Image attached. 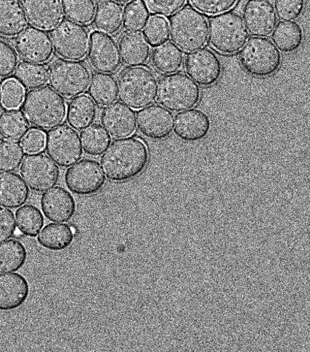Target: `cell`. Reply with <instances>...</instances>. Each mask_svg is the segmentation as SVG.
<instances>
[{
  "instance_id": "obj_50",
  "label": "cell",
  "mask_w": 310,
  "mask_h": 352,
  "mask_svg": "<svg viewBox=\"0 0 310 352\" xmlns=\"http://www.w3.org/2000/svg\"><path fill=\"white\" fill-rule=\"evenodd\" d=\"M71 231L74 233V234L76 235L77 233V229L74 226H71Z\"/></svg>"
},
{
  "instance_id": "obj_22",
  "label": "cell",
  "mask_w": 310,
  "mask_h": 352,
  "mask_svg": "<svg viewBox=\"0 0 310 352\" xmlns=\"http://www.w3.org/2000/svg\"><path fill=\"white\" fill-rule=\"evenodd\" d=\"M29 295L30 285L24 276L18 273L0 274V310L19 308Z\"/></svg>"
},
{
  "instance_id": "obj_2",
  "label": "cell",
  "mask_w": 310,
  "mask_h": 352,
  "mask_svg": "<svg viewBox=\"0 0 310 352\" xmlns=\"http://www.w3.org/2000/svg\"><path fill=\"white\" fill-rule=\"evenodd\" d=\"M22 111L30 124L38 129L49 131L65 121L67 107L58 92L51 87H43L26 94Z\"/></svg>"
},
{
  "instance_id": "obj_44",
  "label": "cell",
  "mask_w": 310,
  "mask_h": 352,
  "mask_svg": "<svg viewBox=\"0 0 310 352\" xmlns=\"http://www.w3.org/2000/svg\"><path fill=\"white\" fill-rule=\"evenodd\" d=\"M275 12L284 21H294L303 12L305 0H276Z\"/></svg>"
},
{
  "instance_id": "obj_35",
  "label": "cell",
  "mask_w": 310,
  "mask_h": 352,
  "mask_svg": "<svg viewBox=\"0 0 310 352\" xmlns=\"http://www.w3.org/2000/svg\"><path fill=\"white\" fill-rule=\"evenodd\" d=\"M80 142L85 153L98 157L107 150L111 139L102 126L92 124L81 132Z\"/></svg>"
},
{
  "instance_id": "obj_46",
  "label": "cell",
  "mask_w": 310,
  "mask_h": 352,
  "mask_svg": "<svg viewBox=\"0 0 310 352\" xmlns=\"http://www.w3.org/2000/svg\"><path fill=\"white\" fill-rule=\"evenodd\" d=\"M46 135L39 130L32 129L27 132L21 142L22 147L26 153L41 152L45 147Z\"/></svg>"
},
{
  "instance_id": "obj_17",
  "label": "cell",
  "mask_w": 310,
  "mask_h": 352,
  "mask_svg": "<svg viewBox=\"0 0 310 352\" xmlns=\"http://www.w3.org/2000/svg\"><path fill=\"white\" fill-rule=\"evenodd\" d=\"M245 25L250 33L259 38L270 36L276 25V14L269 0H249L243 10Z\"/></svg>"
},
{
  "instance_id": "obj_20",
  "label": "cell",
  "mask_w": 310,
  "mask_h": 352,
  "mask_svg": "<svg viewBox=\"0 0 310 352\" xmlns=\"http://www.w3.org/2000/svg\"><path fill=\"white\" fill-rule=\"evenodd\" d=\"M208 116L199 109H189L177 113L174 119L175 135L186 142H197L206 138L210 131Z\"/></svg>"
},
{
  "instance_id": "obj_28",
  "label": "cell",
  "mask_w": 310,
  "mask_h": 352,
  "mask_svg": "<svg viewBox=\"0 0 310 352\" xmlns=\"http://www.w3.org/2000/svg\"><path fill=\"white\" fill-rule=\"evenodd\" d=\"M93 20L98 31L108 35H114L122 25V7L113 0H103L96 8Z\"/></svg>"
},
{
  "instance_id": "obj_25",
  "label": "cell",
  "mask_w": 310,
  "mask_h": 352,
  "mask_svg": "<svg viewBox=\"0 0 310 352\" xmlns=\"http://www.w3.org/2000/svg\"><path fill=\"white\" fill-rule=\"evenodd\" d=\"M27 24L26 15L18 0H0V35L17 37Z\"/></svg>"
},
{
  "instance_id": "obj_42",
  "label": "cell",
  "mask_w": 310,
  "mask_h": 352,
  "mask_svg": "<svg viewBox=\"0 0 310 352\" xmlns=\"http://www.w3.org/2000/svg\"><path fill=\"white\" fill-rule=\"evenodd\" d=\"M18 62L15 49L8 42L0 40V78L11 76L16 71Z\"/></svg>"
},
{
  "instance_id": "obj_43",
  "label": "cell",
  "mask_w": 310,
  "mask_h": 352,
  "mask_svg": "<svg viewBox=\"0 0 310 352\" xmlns=\"http://www.w3.org/2000/svg\"><path fill=\"white\" fill-rule=\"evenodd\" d=\"M195 10L208 15H217L231 10L238 0H190Z\"/></svg>"
},
{
  "instance_id": "obj_23",
  "label": "cell",
  "mask_w": 310,
  "mask_h": 352,
  "mask_svg": "<svg viewBox=\"0 0 310 352\" xmlns=\"http://www.w3.org/2000/svg\"><path fill=\"white\" fill-rule=\"evenodd\" d=\"M29 196V188L19 175L0 172V205L16 209L27 201Z\"/></svg>"
},
{
  "instance_id": "obj_3",
  "label": "cell",
  "mask_w": 310,
  "mask_h": 352,
  "mask_svg": "<svg viewBox=\"0 0 310 352\" xmlns=\"http://www.w3.org/2000/svg\"><path fill=\"white\" fill-rule=\"evenodd\" d=\"M158 85L157 78L149 69L131 67L118 78L119 100L134 110H141L156 101Z\"/></svg>"
},
{
  "instance_id": "obj_27",
  "label": "cell",
  "mask_w": 310,
  "mask_h": 352,
  "mask_svg": "<svg viewBox=\"0 0 310 352\" xmlns=\"http://www.w3.org/2000/svg\"><path fill=\"white\" fill-rule=\"evenodd\" d=\"M97 116L96 103L87 94H81L70 102L67 113V121L75 131H81L95 121Z\"/></svg>"
},
{
  "instance_id": "obj_12",
  "label": "cell",
  "mask_w": 310,
  "mask_h": 352,
  "mask_svg": "<svg viewBox=\"0 0 310 352\" xmlns=\"http://www.w3.org/2000/svg\"><path fill=\"white\" fill-rule=\"evenodd\" d=\"M65 183L73 194L91 196L102 189L106 184V176L98 162L84 159L69 168L65 175Z\"/></svg>"
},
{
  "instance_id": "obj_6",
  "label": "cell",
  "mask_w": 310,
  "mask_h": 352,
  "mask_svg": "<svg viewBox=\"0 0 310 352\" xmlns=\"http://www.w3.org/2000/svg\"><path fill=\"white\" fill-rule=\"evenodd\" d=\"M157 101L168 110L179 113L195 108L201 99L199 85L188 76L173 74L159 83Z\"/></svg>"
},
{
  "instance_id": "obj_29",
  "label": "cell",
  "mask_w": 310,
  "mask_h": 352,
  "mask_svg": "<svg viewBox=\"0 0 310 352\" xmlns=\"http://www.w3.org/2000/svg\"><path fill=\"white\" fill-rule=\"evenodd\" d=\"M272 38L278 51L291 54L302 45L304 36L301 26L295 21H281L274 28Z\"/></svg>"
},
{
  "instance_id": "obj_51",
  "label": "cell",
  "mask_w": 310,
  "mask_h": 352,
  "mask_svg": "<svg viewBox=\"0 0 310 352\" xmlns=\"http://www.w3.org/2000/svg\"><path fill=\"white\" fill-rule=\"evenodd\" d=\"M0 103H1V87H0Z\"/></svg>"
},
{
  "instance_id": "obj_8",
  "label": "cell",
  "mask_w": 310,
  "mask_h": 352,
  "mask_svg": "<svg viewBox=\"0 0 310 352\" xmlns=\"http://www.w3.org/2000/svg\"><path fill=\"white\" fill-rule=\"evenodd\" d=\"M90 80L89 69L78 60H58L52 64L49 72V82L52 88L68 99L85 93L89 87Z\"/></svg>"
},
{
  "instance_id": "obj_45",
  "label": "cell",
  "mask_w": 310,
  "mask_h": 352,
  "mask_svg": "<svg viewBox=\"0 0 310 352\" xmlns=\"http://www.w3.org/2000/svg\"><path fill=\"white\" fill-rule=\"evenodd\" d=\"M188 0H143L148 12L160 16L173 15L187 3Z\"/></svg>"
},
{
  "instance_id": "obj_26",
  "label": "cell",
  "mask_w": 310,
  "mask_h": 352,
  "mask_svg": "<svg viewBox=\"0 0 310 352\" xmlns=\"http://www.w3.org/2000/svg\"><path fill=\"white\" fill-rule=\"evenodd\" d=\"M88 88L89 97L99 107H108L118 98V82L111 74L99 72L93 75Z\"/></svg>"
},
{
  "instance_id": "obj_19",
  "label": "cell",
  "mask_w": 310,
  "mask_h": 352,
  "mask_svg": "<svg viewBox=\"0 0 310 352\" xmlns=\"http://www.w3.org/2000/svg\"><path fill=\"white\" fill-rule=\"evenodd\" d=\"M102 124L108 134L115 140L130 138L137 131V116L130 107L115 102L105 108Z\"/></svg>"
},
{
  "instance_id": "obj_47",
  "label": "cell",
  "mask_w": 310,
  "mask_h": 352,
  "mask_svg": "<svg viewBox=\"0 0 310 352\" xmlns=\"http://www.w3.org/2000/svg\"><path fill=\"white\" fill-rule=\"evenodd\" d=\"M16 231L14 212L0 205V243L11 239Z\"/></svg>"
},
{
  "instance_id": "obj_48",
  "label": "cell",
  "mask_w": 310,
  "mask_h": 352,
  "mask_svg": "<svg viewBox=\"0 0 310 352\" xmlns=\"http://www.w3.org/2000/svg\"><path fill=\"white\" fill-rule=\"evenodd\" d=\"M113 1L118 3L126 4L133 1V0H113Z\"/></svg>"
},
{
  "instance_id": "obj_32",
  "label": "cell",
  "mask_w": 310,
  "mask_h": 352,
  "mask_svg": "<svg viewBox=\"0 0 310 352\" xmlns=\"http://www.w3.org/2000/svg\"><path fill=\"white\" fill-rule=\"evenodd\" d=\"M29 131V122L20 110L8 109L0 114V135L5 140L20 142Z\"/></svg>"
},
{
  "instance_id": "obj_14",
  "label": "cell",
  "mask_w": 310,
  "mask_h": 352,
  "mask_svg": "<svg viewBox=\"0 0 310 352\" xmlns=\"http://www.w3.org/2000/svg\"><path fill=\"white\" fill-rule=\"evenodd\" d=\"M185 69L188 76L202 87L213 85L220 80L223 73L221 59L208 49L190 53L185 60Z\"/></svg>"
},
{
  "instance_id": "obj_39",
  "label": "cell",
  "mask_w": 310,
  "mask_h": 352,
  "mask_svg": "<svg viewBox=\"0 0 310 352\" xmlns=\"http://www.w3.org/2000/svg\"><path fill=\"white\" fill-rule=\"evenodd\" d=\"M24 150L18 142L5 140L0 142V172H14L20 168Z\"/></svg>"
},
{
  "instance_id": "obj_37",
  "label": "cell",
  "mask_w": 310,
  "mask_h": 352,
  "mask_svg": "<svg viewBox=\"0 0 310 352\" xmlns=\"http://www.w3.org/2000/svg\"><path fill=\"white\" fill-rule=\"evenodd\" d=\"M65 16L80 25L89 24L94 19L96 5L94 0H62Z\"/></svg>"
},
{
  "instance_id": "obj_15",
  "label": "cell",
  "mask_w": 310,
  "mask_h": 352,
  "mask_svg": "<svg viewBox=\"0 0 310 352\" xmlns=\"http://www.w3.org/2000/svg\"><path fill=\"white\" fill-rule=\"evenodd\" d=\"M15 47L24 60L36 63L49 61L54 52L50 36L43 30L28 27L15 40Z\"/></svg>"
},
{
  "instance_id": "obj_36",
  "label": "cell",
  "mask_w": 310,
  "mask_h": 352,
  "mask_svg": "<svg viewBox=\"0 0 310 352\" xmlns=\"http://www.w3.org/2000/svg\"><path fill=\"white\" fill-rule=\"evenodd\" d=\"M18 230L25 236L36 237L44 226V217L41 211L32 205H25L16 212Z\"/></svg>"
},
{
  "instance_id": "obj_49",
  "label": "cell",
  "mask_w": 310,
  "mask_h": 352,
  "mask_svg": "<svg viewBox=\"0 0 310 352\" xmlns=\"http://www.w3.org/2000/svg\"><path fill=\"white\" fill-rule=\"evenodd\" d=\"M23 234H21V232L19 230V231L16 230L15 232H14V236H15L16 238H18V237L19 238Z\"/></svg>"
},
{
  "instance_id": "obj_9",
  "label": "cell",
  "mask_w": 310,
  "mask_h": 352,
  "mask_svg": "<svg viewBox=\"0 0 310 352\" xmlns=\"http://www.w3.org/2000/svg\"><path fill=\"white\" fill-rule=\"evenodd\" d=\"M45 150L52 161L61 168H69L82 156L78 133L71 126L60 124L49 131L46 136Z\"/></svg>"
},
{
  "instance_id": "obj_1",
  "label": "cell",
  "mask_w": 310,
  "mask_h": 352,
  "mask_svg": "<svg viewBox=\"0 0 310 352\" xmlns=\"http://www.w3.org/2000/svg\"><path fill=\"white\" fill-rule=\"evenodd\" d=\"M149 152L146 144L136 138L113 142L101 158V167L113 182L123 183L138 177L146 168Z\"/></svg>"
},
{
  "instance_id": "obj_7",
  "label": "cell",
  "mask_w": 310,
  "mask_h": 352,
  "mask_svg": "<svg viewBox=\"0 0 310 352\" xmlns=\"http://www.w3.org/2000/svg\"><path fill=\"white\" fill-rule=\"evenodd\" d=\"M239 60L247 74L256 78L274 75L282 65V55L269 39L255 37L246 43Z\"/></svg>"
},
{
  "instance_id": "obj_13",
  "label": "cell",
  "mask_w": 310,
  "mask_h": 352,
  "mask_svg": "<svg viewBox=\"0 0 310 352\" xmlns=\"http://www.w3.org/2000/svg\"><path fill=\"white\" fill-rule=\"evenodd\" d=\"M89 60L93 69L100 73L112 74L120 67L121 57L118 43L100 31L89 36Z\"/></svg>"
},
{
  "instance_id": "obj_4",
  "label": "cell",
  "mask_w": 310,
  "mask_h": 352,
  "mask_svg": "<svg viewBox=\"0 0 310 352\" xmlns=\"http://www.w3.org/2000/svg\"><path fill=\"white\" fill-rule=\"evenodd\" d=\"M169 26L171 39L181 51L192 53L207 45L208 21L195 8H185L179 10L172 16Z\"/></svg>"
},
{
  "instance_id": "obj_38",
  "label": "cell",
  "mask_w": 310,
  "mask_h": 352,
  "mask_svg": "<svg viewBox=\"0 0 310 352\" xmlns=\"http://www.w3.org/2000/svg\"><path fill=\"white\" fill-rule=\"evenodd\" d=\"M148 20L149 12L141 0H133L123 11L122 25L128 33H140Z\"/></svg>"
},
{
  "instance_id": "obj_16",
  "label": "cell",
  "mask_w": 310,
  "mask_h": 352,
  "mask_svg": "<svg viewBox=\"0 0 310 352\" xmlns=\"http://www.w3.org/2000/svg\"><path fill=\"white\" fill-rule=\"evenodd\" d=\"M174 119L173 113L167 109L160 105H151L138 111L137 125L146 138L163 140L172 134Z\"/></svg>"
},
{
  "instance_id": "obj_31",
  "label": "cell",
  "mask_w": 310,
  "mask_h": 352,
  "mask_svg": "<svg viewBox=\"0 0 310 352\" xmlns=\"http://www.w3.org/2000/svg\"><path fill=\"white\" fill-rule=\"evenodd\" d=\"M75 235L67 223H49L38 237L39 244L52 251H61L69 248Z\"/></svg>"
},
{
  "instance_id": "obj_5",
  "label": "cell",
  "mask_w": 310,
  "mask_h": 352,
  "mask_svg": "<svg viewBox=\"0 0 310 352\" xmlns=\"http://www.w3.org/2000/svg\"><path fill=\"white\" fill-rule=\"evenodd\" d=\"M208 35L211 46L226 54L240 52L250 38L243 19L236 13L228 12L210 19Z\"/></svg>"
},
{
  "instance_id": "obj_10",
  "label": "cell",
  "mask_w": 310,
  "mask_h": 352,
  "mask_svg": "<svg viewBox=\"0 0 310 352\" xmlns=\"http://www.w3.org/2000/svg\"><path fill=\"white\" fill-rule=\"evenodd\" d=\"M51 39L55 52L65 60H80L86 57L89 48V36L80 24L71 20L62 21L52 31Z\"/></svg>"
},
{
  "instance_id": "obj_34",
  "label": "cell",
  "mask_w": 310,
  "mask_h": 352,
  "mask_svg": "<svg viewBox=\"0 0 310 352\" xmlns=\"http://www.w3.org/2000/svg\"><path fill=\"white\" fill-rule=\"evenodd\" d=\"M15 79L25 88L36 89L49 82V70L43 63L23 61L17 66Z\"/></svg>"
},
{
  "instance_id": "obj_21",
  "label": "cell",
  "mask_w": 310,
  "mask_h": 352,
  "mask_svg": "<svg viewBox=\"0 0 310 352\" xmlns=\"http://www.w3.org/2000/svg\"><path fill=\"white\" fill-rule=\"evenodd\" d=\"M41 208L49 221L64 223L74 216L76 204L70 192L64 188L56 186L47 190L42 196Z\"/></svg>"
},
{
  "instance_id": "obj_33",
  "label": "cell",
  "mask_w": 310,
  "mask_h": 352,
  "mask_svg": "<svg viewBox=\"0 0 310 352\" xmlns=\"http://www.w3.org/2000/svg\"><path fill=\"white\" fill-rule=\"evenodd\" d=\"M27 251L22 243L10 239L0 243V274L21 270L26 263Z\"/></svg>"
},
{
  "instance_id": "obj_24",
  "label": "cell",
  "mask_w": 310,
  "mask_h": 352,
  "mask_svg": "<svg viewBox=\"0 0 310 352\" xmlns=\"http://www.w3.org/2000/svg\"><path fill=\"white\" fill-rule=\"evenodd\" d=\"M118 47L122 61L128 67H143L150 58V45L140 34L128 33L123 35Z\"/></svg>"
},
{
  "instance_id": "obj_18",
  "label": "cell",
  "mask_w": 310,
  "mask_h": 352,
  "mask_svg": "<svg viewBox=\"0 0 310 352\" xmlns=\"http://www.w3.org/2000/svg\"><path fill=\"white\" fill-rule=\"evenodd\" d=\"M28 22L34 27L52 30L64 18L61 0H20Z\"/></svg>"
},
{
  "instance_id": "obj_40",
  "label": "cell",
  "mask_w": 310,
  "mask_h": 352,
  "mask_svg": "<svg viewBox=\"0 0 310 352\" xmlns=\"http://www.w3.org/2000/svg\"><path fill=\"white\" fill-rule=\"evenodd\" d=\"M144 37L149 45L157 47L168 42L170 39V26L168 20L160 16L151 17L146 23Z\"/></svg>"
},
{
  "instance_id": "obj_30",
  "label": "cell",
  "mask_w": 310,
  "mask_h": 352,
  "mask_svg": "<svg viewBox=\"0 0 310 352\" xmlns=\"http://www.w3.org/2000/svg\"><path fill=\"white\" fill-rule=\"evenodd\" d=\"M151 62L155 69L162 74H176L182 67L184 54L174 43H166L154 49Z\"/></svg>"
},
{
  "instance_id": "obj_41",
  "label": "cell",
  "mask_w": 310,
  "mask_h": 352,
  "mask_svg": "<svg viewBox=\"0 0 310 352\" xmlns=\"http://www.w3.org/2000/svg\"><path fill=\"white\" fill-rule=\"evenodd\" d=\"M25 89L16 79L6 80L1 87V102L7 109L19 108L24 100Z\"/></svg>"
},
{
  "instance_id": "obj_11",
  "label": "cell",
  "mask_w": 310,
  "mask_h": 352,
  "mask_svg": "<svg viewBox=\"0 0 310 352\" xmlns=\"http://www.w3.org/2000/svg\"><path fill=\"white\" fill-rule=\"evenodd\" d=\"M20 173L32 190L43 193L58 183L60 170L57 165L46 154H27L23 160Z\"/></svg>"
}]
</instances>
